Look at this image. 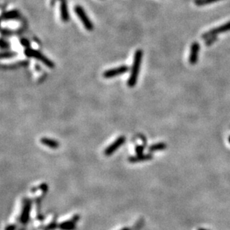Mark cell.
I'll use <instances>...</instances> for the list:
<instances>
[{"label":"cell","mask_w":230,"mask_h":230,"mask_svg":"<svg viewBox=\"0 0 230 230\" xmlns=\"http://www.w3.org/2000/svg\"><path fill=\"white\" fill-rule=\"evenodd\" d=\"M142 57H143L142 50H141V49L136 50L134 54V57H133V62L130 71V75L128 81H127V86L130 88L135 87L136 83H137L142 61Z\"/></svg>","instance_id":"cell-1"},{"label":"cell","mask_w":230,"mask_h":230,"mask_svg":"<svg viewBox=\"0 0 230 230\" xmlns=\"http://www.w3.org/2000/svg\"><path fill=\"white\" fill-rule=\"evenodd\" d=\"M25 54L28 58H33L34 59H36L37 61L42 62L43 64L48 66L49 68H54V63L51 61L50 59H49L46 56H45L44 54H42L40 52H39L38 50L36 49H33L32 48H28L25 49L24 51Z\"/></svg>","instance_id":"cell-2"},{"label":"cell","mask_w":230,"mask_h":230,"mask_svg":"<svg viewBox=\"0 0 230 230\" xmlns=\"http://www.w3.org/2000/svg\"><path fill=\"white\" fill-rule=\"evenodd\" d=\"M75 12L78 17L80 19L84 28L89 32H92L94 29V25H93L92 21H91V19H89L88 15L86 13L84 9L82 8L81 5H76L75 7Z\"/></svg>","instance_id":"cell-3"},{"label":"cell","mask_w":230,"mask_h":230,"mask_svg":"<svg viewBox=\"0 0 230 230\" xmlns=\"http://www.w3.org/2000/svg\"><path fill=\"white\" fill-rule=\"evenodd\" d=\"M129 71V67L126 65H122L120 66L116 67V68L108 69V70H106L103 73V77L107 79H109V78H116L118 75H121L125 74V73Z\"/></svg>","instance_id":"cell-4"},{"label":"cell","mask_w":230,"mask_h":230,"mask_svg":"<svg viewBox=\"0 0 230 230\" xmlns=\"http://www.w3.org/2000/svg\"><path fill=\"white\" fill-rule=\"evenodd\" d=\"M230 31V21L228 23H225V24L220 25V26L217 27V28H212L211 30H209V32L204 33L202 35V38L204 39H207V38L211 37L213 36H217L220 33H224L226 32H229Z\"/></svg>","instance_id":"cell-5"},{"label":"cell","mask_w":230,"mask_h":230,"mask_svg":"<svg viewBox=\"0 0 230 230\" xmlns=\"http://www.w3.org/2000/svg\"><path fill=\"white\" fill-rule=\"evenodd\" d=\"M125 139H126L125 137L123 136H119V137L116 138V139L115 140V141L113 142L110 145H109L108 147L105 149V151H104L105 156H109L113 154V153H114L115 151H117V150L119 148V147H121L124 143H125Z\"/></svg>","instance_id":"cell-6"},{"label":"cell","mask_w":230,"mask_h":230,"mask_svg":"<svg viewBox=\"0 0 230 230\" xmlns=\"http://www.w3.org/2000/svg\"><path fill=\"white\" fill-rule=\"evenodd\" d=\"M80 215H75L71 220H66V221L62 222L58 225V227L61 230H75L76 226L75 224L79 220Z\"/></svg>","instance_id":"cell-7"},{"label":"cell","mask_w":230,"mask_h":230,"mask_svg":"<svg viewBox=\"0 0 230 230\" xmlns=\"http://www.w3.org/2000/svg\"><path fill=\"white\" fill-rule=\"evenodd\" d=\"M199 52H200V44L198 42H194L191 45L189 55V63L191 65H194L198 63Z\"/></svg>","instance_id":"cell-8"},{"label":"cell","mask_w":230,"mask_h":230,"mask_svg":"<svg viewBox=\"0 0 230 230\" xmlns=\"http://www.w3.org/2000/svg\"><path fill=\"white\" fill-rule=\"evenodd\" d=\"M60 12H61V20L63 23H67L69 19V13L68 9V4H67V0H61Z\"/></svg>","instance_id":"cell-9"},{"label":"cell","mask_w":230,"mask_h":230,"mask_svg":"<svg viewBox=\"0 0 230 230\" xmlns=\"http://www.w3.org/2000/svg\"><path fill=\"white\" fill-rule=\"evenodd\" d=\"M30 211H31V201L28 200H26L25 202L24 206H23V210L22 211L20 216V221L23 224H27L28 221L29 216H30Z\"/></svg>","instance_id":"cell-10"},{"label":"cell","mask_w":230,"mask_h":230,"mask_svg":"<svg viewBox=\"0 0 230 230\" xmlns=\"http://www.w3.org/2000/svg\"><path fill=\"white\" fill-rule=\"evenodd\" d=\"M153 158L152 155L150 154V153H147V154H136V156H130L128 158V161L131 163H137V162H145L147 161V160H151Z\"/></svg>","instance_id":"cell-11"},{"label":"cell","mask_w":230,"mask_h":230,"mask_svg":"<svg viewBox=\"0 0 230 230\" xmlns=\"http://www.w3.org/2000/svg\"><path fill=\"white\" fill-rule=\"evenodd\" d=\"M20 14L17 10H11L9 11L5 12L2 15V20H11V19H16L19 17Z\"/></svg>","instance_id":"cell-12"},{"label":"cell","mask_w":230,"mask_h":230,"mask_svg":"<svg viewBox=\"0 0 230 230\" xmlns=\"http://www.w3.org/2000/svg\"><path fill=\"white\" fill-rule=\"evenodd\" d=\"M40 142L43 145H44L47 147H50L52 149H57L58 148V147L60 146L59 142L56 140L52 139V138H46V137H43L42 138L40 139Z\"/></svg>","instance_id":"cell-13"},{"label":"cell","mask_w":230,"mask_h":230,"mask_svg":"<svg viewBox=\"0 0 230 230\" xmlns=\"http://www.w3.org/2000/svg\"><path fill=\"white\" fill-rule=\"evenodd\" d=\"M165 147H166V145L164 143L155 144V145H151V147H149V151L150 152H153V151H161V150L165 149Z\"/></svg>","instance_id":"cell-14"},{"label":"cell","mask_w":230,"mask_h":230,"mask_svg":"<svg viewBox=\"0 0 230 230\" xmlns=\"http://www.w3.org/2000/svg\"><path fill=\"white\" fill-rule=\"evenodd\" d=\"M218 1H220V0H195L194 3L198 6H204V5H209Z\"/></svg>","instance_id":"cell-15"},{"label":"cell","mask_w":230,"mask_h":230,"mask_svg":"<svg viewBox=\"0 0 230 230\" xmlns=\"http://www.w3.org/2000/svg\"><path fill=\"white\" fill-rule=\"evenodd\" d=\"M16 52H11V51H7V52H3L1 53V58L2 59H8V58H11L13 57L16 55Z\"/></svg>","instance_id":"cell-16"},{"label":"cell","mask_w":230,"mask_h":230,"mask_svg":"<svg viewBox=\"0 0 230 230\" xmlns=\"http://www.w3.org/2000/svg\"><path fill=\"white\" fill-rule=\"evenodd\" d=\"M216 40H217V36H211V37H209L206 39V45H207V46H209V45L213 44V43H214Z\"/></svg>","instance_id":"cell-17"},{"label":"cell","mask_w":230,"mask_h":230,"mask_svg":"<svg viewBox=\"0 0 230 230\" xmlns=\"http://www.w3.org/2000/svg\"><path fill=\"white\" fill-rule=\"evenodd\" d=\"M0 45H1V48L2 49H8L11 46L10 43L8 41L5 40L4 39H1V43H0Z\"/></svg>","instance_id":"cell-18"},{"label":"cell","mask_w":230,"mask_h":230,"mask_svg":"<svg viewBox=\"0 0 230 230\" xmlns=\"http://www.w3.org/2000/svg\"><path fill=\"white\" fill-rule=\"evenodd\" d=\"M145 145H136L135 147V151L137 154H141L143 153L144 150H145Z\"/></svg>","instance_id":"cell-19"},{"label":"cell","mask_w":230,"mask_h":230,"mask_svg":"<svg viewBox=\"0 0 230 230\" xmlns=\"http://www.w3.org/2000/svg\"><path fill=\"white\" fill-rule=\"evenodd\" d=\"M20 43L23 46L25 47V49L30 48V42H29L28 40L25 39V38H22L20 40Z\"/></svg>","instance_id":"cell-20"},{"label":"cell","mask_w":230,"mask_h":230,"mask_svg":"<svg viewBox=\"0 0 230 230\" xmlns=\"http://www.w3.org/2000/svg\"><path fill=\"white\" fill-rule=\"evenodd\" d=\"M2 35L11 36L12 34V32H11V31L8 30V29L2 28Z\"/></svg>","instance_id":"cell-21"},{"label":"cell","mask_w":230,"mask_h":230,"mask_svg":"<svg viewBox=\"0 0 230 230\" xmlns=\"http://www.w3.org/2000/svg\"><path fill=\"white\" fill-rule=\"evenodd\" d=\"M16 229V226L14 224H12V225H9L5 228V230H15Z\"/></svg>","instance_id":"cell-22"},{"label":"cell","mask_w":230,"mask_h":230,"mask_svg":"<svg viewBox=\"0 0 230 230\" xmlns=\"http://www.w3.org/2000/svg\"><path fill=\"white\" fill-rule=\"evenodd\" d=\"M57 1H58V0H51V5H52V6H53V5H54V4H55V3H56V2Z\"/></svg>","instance_id":"cell-23"},{"label":"cell","mask_w":230,"mask_h":230,"mask_svg":"<svg viewBox=\"0 0 230 230\" xmlns=\"http://www.w3.org/2000/svg\"><path fill=\"white\" fill-rule=\"evenodd\" d=\"M120 230H130V228H128V227H125V228H123V229H121Z\"/></svg>","instance_id":"cell-24"},{"label":"cell","mask_w":230,"mask_h":230,"mask_svg":"<svg viewBox=\"0 0 230 230\" xmlns=\"http://www.w3.org/2000/svg\"><path fill=\"white\" fill-rule=\"evenodd\" d=\"M200 230H205V229H200Z\"/></svg>","instance_id":"cell-25"}]
</instances>
